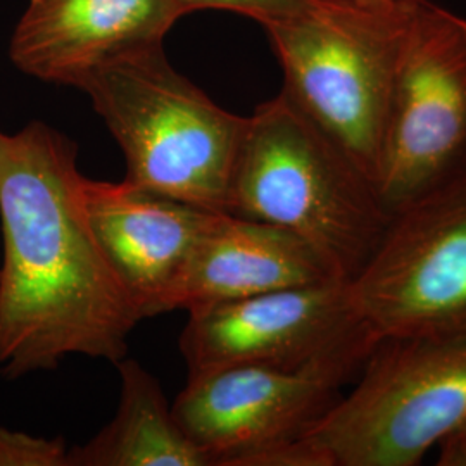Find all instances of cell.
<instances>
[{
	"label": "cell",
	"instance_id": "6da1fadb",
	"mask_svg": "<svg viewBox=\"0 0 466 466\" xmlns=\"http://www.w3.org/2000/svg\"><path fill=\"white\" fill-rule=\"evenodd\" d=\"M78 146L44 121L0 130V375L23 379L67 356L127 358L142 317L82 204Z\"/></svg>",
	"mask_w": 466,
	"mask_h": 466
},
{
	"label": "cell",
	"instance_id": "7a4b0ae2",
	"mask_svg": "<svg viewBox=\"0 0 466 466\" xmlns=\"http://www.w3.org/2000/svg\"><path fill=\"white\" fill-rule=\"evenodd\" d=\"M227 213L298 235L348 283L392 219L373 178L282 90L246 119Z\"/></svg>",
	"mask_w": 466,
	"mask_h": 466
},
{
	"label": "cell",
	"instance_id": "3957f363",
	"mask_svg": "<svg viewBox=\"0 0 466 466\" xmlns=\"http://www.w3.org/2000/svg\"><path fill=\"white\" fill-rule=\"evenodd\" d=\"M421 0H309L263 25L282 92L377 184L400 59Z\"/></svg>",
	"mask_w": 466,
	"mask_h": 466
},
{
	"label": "cell",
	"instance_id": "277c9868",
	"mask_svg": "<svg viewBox=\"0 0 466 466\" xmlns=\"http://www.w3.org/2000/svg\"><path fill=\"white\" fill-rule=\"evenodd\" d=\"M78 90L123 150L125 182L227 213L248 116L219 107L169 65L163 46L96 69Z\"/></svg>",
	"mask_w": 466,
	"mask_h": 466
},
{
	"label": "cell",
	"instance_id": "5b68a950",
	"mask_svg": "<svg viewBox=\"0 0 466 466\" xmlns=\"http://www.w3.org/2000/svg\"><path fill=\"white\" fill-rule=\"evenodd\" d=\"M304 435L321 466H415L466 427V335L380 340Z\"/></svg>",
	"mask_w": 466,
	"mask_h": 466
},
{
	"label": "cell",
	"instance_id": "8992f818",
	"mask_svg": "<svg viewBox=\"0 0 466 466\" xmlns=\"http://www.w3.org/2000/svg\"><path fill=\"white\" fill-rule=\"evenodd\" d=\"M466 185V19L418 5L396 75L377 187L387 211Z\"/></svg>",
	"mask_w": 466,
	"mask_h": 466
},
{
	"label": "cell",
	"instance_id": "52a82bcc",
	"mask_svg": "<svg viewBox=\"0 0 466 466\" xmlns=\"http://www.w3.org/2000/svg\"><path fill=\"white\" fill-rule=\"evenodd\" d=\"M187 313L180 352L188 375L261 365L318 368L350 382L379 344L348 282L289 287Z\"/></svg>",
	"mask_w": 466,
	"mask_h": 466
},
{
	"label": "cell",
	"instance_id": "ba28073f",
	"mask_svg": "<svg viewBox=\"0 0 466 466\" xmlns=\"http://www.w3.org/2000/svg\"><path fill=\"white\" fill-rule=\"evenodd\" d=\"M350 287L379 342L466 335V185L396 213Z\"/></svg>",
	"mask_w": 466,
	"mask_h": 466
},
{
	"label": "cell",
	"instance_id": "9c48e42d",
	"mask_svg": "<svg viewBox=\"0 0 466 466\" xmlns=\"http://www.w3.org/2000/svg\"><path fill=\"white\" fill-rule=\"evenodd\" d=\"M346 383L318 368H213L190 373L171 408L211 466H292L296 442Z\"/></svg>",
	"mask_w": 466,
	"mask_h": 466
},
{
	"label": "cell",
	"instance_id": "30bf717a",
	"mask_svg": "<svg viewBox=\"0 0 466 466\" xmlns=\"http://www.w3.org/2000/svg\"><path fill=\"white\" fill-rule=\"evenodd\" d=\"M180 17L173 0H30L9 59L44 84L78 88L96 69L163 46Z\"/></svg>",
	"mask_w": 466,
	"mask_h": 466
},
{
	"label": "cell",
	"instance_id": "8fae6325",
	"mask_svg": "<svg viewBox=\"0 0 466 466\" xmlns=\"http://www.w3.org/2000/svg\"><path fill=\"white\" fill-rule=\"evenodd\" d=\"M80 196L100 249L142 319L163 315L173 285L217 213L125 180L84 177Z\"/></svg>",
	"mask_w": 466,
	"mask_h": 466
},
{
	"label": "cell",
	"instance_id": "7c38bea8",
	"mask_svg": "<svg viewBox=\"0 0 466 466\" xmlns=\"http://www.w3.org/2000/svg\"><path fill=\"white\" fill-rule=\"evenodd\" d=\"M325 282L340 280L298 235L265 221L217 213L173 285L165 313Z\"/></svg>",
	"mask_w": 466,
	"mask_h": 466
},
{
	"label": "cell",
	"instance_id": "4fadbf2b",
	"mask_svg": "<svg viewBox=\"0 0 466 466\" xmlns=\"http://www.w3.org/2000/svg\"><path fill=\"white\" fill-rule=\"evenodd\" d=\"M121 392L115 418L82 446L69 466H211L184 432L159 380L137 360L116 363Z\"/></svg>",
	"mask_w": 466,
	"mask_h": 466
},
{
	"label": "cell",
	"instance_id": "5bb4252c",
	"mask_svg": "<svg viewBox=\"0 0 466 466\" xmlns=\"http://www.w3.org/2000/svg\"><path fill=\"white\" fill-rule=\"evenodd\" d=\"M0 466H69L65 437L46 439L0 427Z\"/></svg>",
	"mask_w": 466,
	"mask_h": 466
},
{
	"label": "cell",
	"instance_id": "9a60e30c",
	"mask_svg": "<svg viewBox=\"0 0 466 466\" xmlns=\"http://www.w3.org/2000/svg\"><path fill=\"white\" fill-rule=\"evenodd\" d=\"M173 4L182 16L202 9H219L250 17L263 26L269 21L298 13L309 0H173Z\"/></svg>",
	"mask_w": 466,
	"mask_h": 466
},
{
	"label": "cell",
	"instance_id": "2e32d148",
	"mask_svg": "<svg viewBox=\"0 0 466 466\" xmlns=\"http://www.w3.org/2000/svg\"><path fill=\"white\" fill-rule=\"evenodd\" d=\"M439 448V465L466 466V427L442 441Z\"/></svg>",
	"mask_w": 466,
	"mask_h": 466
}]
</instances>
